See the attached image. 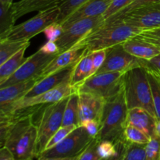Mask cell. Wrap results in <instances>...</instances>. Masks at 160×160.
<instances>
[{
  "instance_id": "2e32d148",
  "label": "cell",
  "mask_w": 160,
  "mask_h": 160,
  "mask_svg": "<svg viewBox=\"0 0 160 160\" xmlns=\"http://www.w3.org/2000/svg\"><path fill=\"white\" fill-rule=\"evenodd\" d=\"M74 66L66 67L42 79H40L23 98H31V97L37 96L44 92L52 90L58 86L70 82V77H71Z\"/></svg>"
},
{
  "instance_id": "5bb4252c",
  "label": "cell",
  "mask_w": 160,
  "mask_h": 160,
  "mask_svg": "<svg viewBox=\"0 0 160 160\" xmlns=\"http://www.w3.org/2000/svg\"><path fill=\"white\" fill-rule=\"evenodd\" d=\"M87 53H88V52L86 45L78 42L70 49L59 53L44 69L40 78L42 79L62 69L74 66Z\"/></svg>"
},
{
  "instance_id": "277c9868",
  "label": "cell",
  "mask_w": 160,
  "mask_h": 160,
  "mask_svg": "<svg viewBox=\"0 0 160 160\" xmlns=\"http://www.w3.org/2000/svg\"><path fill=\"white\" fill-rule=\"evenodd\" d=\"M123 91L128 109L142 108L156 118L151 87L144 66L134 67L125 73Z\"/></svg>"
},
{
  "instance_id": "4dcf8cb0",
  "label": "cell",
  "mask_w": 160,
  "mask_h": 160,
  "mask_svg": "<svg viewBox=\"0 0 160 160\" xmlns=\"http://www.w3.org/2000/svg\"><path fill=\"white\" fill-rule=\"evenodd\" d=\"M122 160H146L145 145L127 143L126 150Z\"/></svg>"
},
{
  "instance_id": "c3c4849f",
  "label": "cell",
  "mask_w": 160,
  "mask_h": 160,
  "mask_svg": "<svg viewBox=\"0 0 160 160\" xmlns=\"http://www.w3.org/2000/svg\"><path fill=\"white\" fill-rule=\"evenodd\" d=\"M9 6H12V3H13V0H9Z\"/></svg>"
},
{
  "instance_id": "d4e9b609",
  "label": "cell",
  "mask_w": 160,
  "mask_h": 160,
  "mask_svg": "<svg viewBox=\"0 0 160 160\" xmlns=\"http://www.w3.org/2000/svg\"><path fill=\"white\" fill-rule=\"evenodd\" d=\"M148 81L151 87L152 95L153 104H154L155 111H156V119L160 120V73L159 70L153 69L152 67L145 66Z\"/></svg>"
},
{
  "instance_id": "ffe728a7",
  "label": "cell",
  "mask_w": 160,
  "mask_h": 160,
  "mask_svg": "<svg viewBox=\"0 0 160 160\" xmlns=\"http://www.w3.org/2000/svg\"><path fill=\"white\" fill-rule=\"evenodd\" d=\"M40 79L41 78H35L0 88V106L11 104L24 97Z\"/></svg>"
},
{
  "instance_id": "4fadbf2b",
  "label": "cell",
  "mask_w": 160,
  "mask_h": 160,
  "mask_svg": "<svg viewBox=\"0 0 160 160\" xmlns=\"http://www.w3.org/2000/svg\"><path fill=\"white\" fill-rule=\"evenodd\" d=\"M144 66V60L128 53L122 44L108 48L107 56L96 73L107 72H127L134 67Z\"/></svg>"
},
{
  "instance_id": "3957f363",
  "label": "cell",
  "mask_w": 160,
  "mask_h": 160,
  "mask_svg": "<svg viewBox=\"0 0 160 160\" xmlns=\"http://www.w3.org/2000/svg\"><path fill=\"white\" fill-rule=\"evenodd\" d=\"M142 31L139 28L131 26L121 20H107L82 39L80 43L86 45L88 52L107 49L138 35Z\"/></svg>"
},
{
  "instance_id": "ba28073f",
  "label": "cell",
  "mask_w": 160,
  "mask_h": 160,
  "mask_svg": "<svg viewBox=\"0 0 160 160\" xmlns=\"http://www.w3.org/2000/svg\"><path fill=\"white\" fill-rule=\"evenodd\" d=\"M74 88L70 82L59 85L52 90L45 92L31 98H22L18 101L6 106H0V117H7L24 108L48 105L57 102L74 93Z\"/></svg>"
},
{
  "instance_id": "1f68e13d",
  "label": "cell",
  "mask_w": 160,
  "mask_h": 160,
  "mask_svg": "<svg viewBox=\"0 0 160 160\" xmlns=\"http://www.w3.org/2000/svg\"><path fill=\"white\" fill-rule=\"evenodd\" d=\"M77 128H78V126H76V125H70V126L61 127V128L53 134V136L51 138V139L48 141V144H47L46 145V148H45V150L52 148V147H54L55 145H56L57 144H59V142H62L64 138H67L72 131H74Z\"/></svg>"
},
{
  "instance_id": "52a82bcc",
  "label": "cell",
  "mask_w": 160,
  "mask_h": 160,
  "mask_svg": "<svg viewBox=\"0 0 160 160\" xmlns=\"http://www.w3.org/2000/svg\"><path fill=\"white\" fill-rule=\"evenodd\" d=\"M126 72H107L95 73L75 89V92L91 93L105 99L113 97L124 89Z\"/></svg>"
},
{
  "instance_id": "cb8c5ba5",
  "label": "cell",
  "mask_w": 160,
  "mask_h": 160,
  "mask_svg": "<svg viewBox=\"0 0 160 160\" xmlns=\"http://www.w3.org/2000/svg\"><path fill=\"white\" fill-rule=\"evenodd\" d=\"M79 95L74 92L69 97L65 107L62 126L76 125L79 127Z\"/></svg>"
},
{
  "instance_id": "681fc988",
  "label": "cell",
  "mask_w": 160,
  "mask_h": 160,
  "mask_svg": "<svg viewBox=\"0 0 160 160\" xmlns=\"http://www.w3.org/2000/svg\"><path fill=\"white\" fill-rule=\"evenodd\" d=\"M159 73H160V71H159Z\"/></svg>"
},
{
  "instance_id": "ac0fdd59",
  "label": "cell",
  "mask_w": 160,
  "mask_h": 160,
  "mask_svg": "<svg viewBox=\"0 0 160 160\" xmlns=\"http://www.w3.org/2000/svg\"><path fill=\"white\" fill-rule=\"evenodd\" d=\"M157 119L142 108H134L128 110L127 125H131L144 131L150 138L156 134Z\"/></svg>"
},
{
  "instance_id": "60d3db41",
  "label": "cell",
  "mask_w": 160,
  "mask_h": 160,
  "mask_svg": "<svg viewBox=\"0 0 160 160\" xmlns=\"http://www.w3.org/2000/svg\"><path fill=\"white\" fill-rule=\"evenodd\" d=\"M40 51L47 55H58L59 53V48L56 42L48 41L40 48Z\"/></svg>"
},
{
  "instance_id": "7402d4cb",
  "label": "cell",
  "mask_w": 160,
  "mask_h": 160,
  "mask_svg": "<svg viewBox=\"0 0 160 160\" xmlns=\"http://www.w3.org/2000/svg\"><path fill=\"white\" fill-rule=\"evenodd\" d=\"M92 75H94L93 65H92V57L90 53L88 52L84 55L77 62L72 72L70 84L74 88V92L77 88L79 87Z\"/></svg>"
},
{
  "instance_id": "8fae6325",
  "label": "cell",
  "mask_w": 160,
  "mask_h": 160,
  "mask_svg": "<svg viewBox=\"0 0 160 160\" xmlns=\"http://www.w3.org/2000/svg\"><path fill=\"white\" fill-rule=\"evenodd\" d=\"M121 20L131 26L143 31L160 28V2L141 6L120 16H115L107 20Z\"/></svg>"
},
{
  "instance_id": "f907efd6",
  "label": "cell",
  "mask_w": 160,
  "mask_h": 160,
  "mask_svg": "<svg viewBox=\"0 0 160 160\" xmlns=\"http://www.w3.org/2000/svg\"><path fill=\"white\" fill-rule=\"evenodd\" d=\"M31 160H32V159H31Z\"/></svg>"
},
{
  "instance_id": "9a60e30c",
  "label": "cell",
  "mask_w": 160,
  "mask_h": 160,
  "mask_svg": "<svg viewBox=\"0 0 160 160\" xmlns=\"http://www.w3.org/2000/svg\"><path fill=\"white\" fill-rule=\"evenodd\" d=\"M78 95L80 123L88 120H101L106 99L91 93H79Z\"/></svg>"
},
{
  "instance_id": "7a4b0ae2",
  "label": "cell",
  "mask_w": 160,
  "mask_h": 160,
  "mask_svg": "<svg viewBox=\"0 0 160 160\" xmlns=\"http://www.w3.org/2000/svg\"><path fill=\"white\" fill-rule=\"evenodd\" d=\"M128 110L124 91L106 99L101 117V129L96 138L98 141H111L115 144L124 142L123 133Z\"/></svg>"
},
{
  "instance_id": "9c48e42d",
  "label": "cell",
  "mask_w": 160,
  "mask_h": 160,
  "mask_svg": "<svg viewBox=\"0 0 160 160\" xmlns=\"http://www.w3.org/2000/svg\"><path fill=\"white\" fill-rule=\"evenodd\" d=\"M94 138L83 127H78L66 138L52 148L45 150L38 157L65 158L78 156L87 148Z\"/></svg>"
},
{
  "instance_id": "603a6c76",
  "label": "cell",
  "mask_w": 160,
  "mask_h": 160,
  "mask_svg": "<svg viewBox=\"0 0 160 160\" xmlns=\"http://www.w3.org/2000/svg\"><path fill=\"white\" fill-rule=\"evenodd\" d=\"M28 47V45L23 47L15 55L0 65V84L6 82L24 63L27 59V58H24V53Z\"/></svg>"
},
{
  "instance_id": "5b68a950",
  "label": "cell",
  "mask_w": 160,
  "mask_h": 160,
  "mask_svg": "<svg viewBox=\"0 0 160 160\" xmlns=\"http://www.w3.org/2000/svg\"><path fill=\"white\" fill-rule=\"evenodd\" d=\"M69 97L57 102L48 104L44 108L42 117L37 124L38 140L36 145V158L45 151L48 141L62 126L64 110Z\"/></svg>"
},
{
  "instance_id": "f546056e",
  "label": "cell",
  "mask_w": 160,
  "mask_h": 160,
  "mask_svg": "<svg viewBox=\"0 0 160 160\" xmlns=\"http://www.w3.org/2000/svg\"><path fill=\"white\" fill-rule=\"evenodd\" d=\"M124 142L115 144L111 141H98V153L102 159H108L117 155Z\"/></svg>"
},
{
  "instance_id": "d590c367",
  "label": "cell",
  "mask_w": 160,
  "mask_h": 160,
  "mask_svg": "<svg viewBox=\"0 0 160 160\" xmlns=\"http://www.w3.org/2000/svg\"><path fill=\"white\" fill-rule=\"evenodd\" d=\"M64 31V28L61 23L58 22L51 23L44 30L43 33L46 36V38L48 41H52V42H56L58 39L60 38L62 34Z\"/></svg>"
},
{
  "instance_id": "e575fe53",
  "label": "cell",
  "mask_w": 160,
  "mask_h": 160,
  "mask_svg": "<svg viewBox=\"0 0 160 160\" xmlns=\"http://www.w3.org/2000/svg\"><path fill=\"white\" fill-rule=\"evenodd\" d=\"M134 1L135 0H112L109 9L103 14L105 20L109 19V17L115 16L116 14L124 9L128 6H130Z\"/></svg>"
},
{
  "instance_id": "7dc6e473",
  "label": "cell",
  "mask_w": 160,
  "mask_h": 160,
  "mask_svg": "<svg viewBox=\"0 0 160 160\" xmlns=\"http://www.w3.org/2000/svg\"><path fill=\"white\" fill-rule=\"evenodd\" d=\"M0 3H2V4H4V5H6V6H9V0H0ZM11 7V6H10Z\"/></svg>"
},
{
  "instance_id": "6da1fadb",
  "label": "cell",
  "mask_w": 160,
  "mask_h": 160,
  "mask_svg": "<svg viewBox=\"0 0 160 160\" xmlns=\"http://www.w3.org/2000/svg\"><path fill=\"white\" fill-rule=\"evenodd\" d=\"M41 106L20 109L9 117L11 121L5 138L4 145L17 160H31L36 158L38 125L33 121L34 113Z\"/></svg>"
},
{
  "instance_id": "7bdbcfd3",
  "label": "cell",
  "mask_w": 160,
  "mask_h": 160,
  "mask_svg": "<svg viewBox=\"0 0 160 160\" xmlns=\"http://www.w3.org/2000/svg\"><path fill=\"white\" fill-rule=\"evenodd\" d=\"M0 160H17L12 153L6 147H2L0 149Z\"/></svg>"
},
{
  "instance_id": "4316f807",
  "label": "cell",
  "mask_w": 160,
  "mask_h": 160,
  "mask_svg": "<svg viewBox=\"0 0 160 160\" xmlns=\"http://www.w3.org/2000/svg\"><path fill=\"white\" fill-rule=\"evenodd\" d=\"M123 139L126 143L146 145L151 138L138 128L131 125H127L123 133Z\"/></svg>"
},
{
  "instance_id": "b9f144b4",
  "label": "cell",
  "mask_w": 160,
  "mask_h": 160,
  "mask_svg": "<svg viewBox=\"0 0 160 160\" xmlns=\"http://www.w3.org/2000/svg\"><path fill=\"white\" fill-rule=\"evenodd\" d=\"M144 64L145 66H148V67H150L160 71V54L149 61L144 60Z\"/></svg>"
},
{
  "instance_id": "d6986e66",
  "label": "cell",
  "mask_w": 160,
  "mask_h": 160,
  "mask_svg": "<svg viewBox=\"0 0 160 160\" xmlns=\"http://www.w3.org/2000/svg\"><path fill=\"white\" fill-rule=\"evenodd\" d=\"M122 45L128 53L143 60L149 61L160 54L157 47L137 36L123 42Z\"/></svg>"
},
{
  "instance_id": "83f0119b",
  "label": "cell",
  "mask_w": 160,
  "mask_h": 160,
  "mask_svg": "<svg viewBox=\"0 0 160 160\" xmlns=\"http://www.w3.org/2000/svg\"><path fill=\"white\" fill-rule=\"evenodd\" d=\"M15 22L10 6L0 3V38L10 31Z\"/></svg>"
},
{
  "instance_id": "7c38bea8",
  "label": "cell",
  "mask_w": 160,
  "mask_h": 160,
  "mask_svg": "<svg viewBox=\"0 0 160 160\" xmlns=\"http://www.w3.org/2000/svg\"><path fill=\"white\" fill-rule=\"evenodd\" d=\"M57 55H47L38 50L27 58L24 63L12 74L6 82L0 84V88L12 85L17 83L40 78L41 74L46 66Z\"/></svg>"
},
{
  "instance_id": "ab89813d",
  "label": "cell",
  "mask_w": 160,
  "mask_h": 160,
  "mask_svg": "<svg viewBox=\"0 0 160 160\" xmlns=\"http://www.w3.org/2000/svg\"><path fill=\"white\" fill-rule=\"evenodd\" d=\"M158 2H160V0H135L134 2L131 3L130 6H128V7L125 8L124 9H123V10L120 11V12H118L117 14H116L115 16L122 15V14L126 13V12H130V11L134 10V9H137V8H138V7H141V6H146V5L153 4V3H158ZM115 16H113V17H115ZM109 18H110V17H109Z\"/></svg>"
},
{
  "instance_id": "8d00e7d4",
  "label": "cell",
  "mask_w": 160,
  "mask_h": 160,
  "mask_svg": "<svg viewBox=\"0 0 160 160\" xmlns=\"http://www.w3.org/2000/svg\"><path fill=\"white\" fill-rule=\"evenodd\" d=\"M137 37L152 44L160 50V28L143 31Z\"/></svg>"
},
{
  "instance_id": "836d02e7",
  "label": "cell",
  "mask_w": 160,
  "mask_h": 160,
  "mask_svg": "<svg viewBox=\"0 0 160 160\" xmlns=\"http://www.w3.org/2000/svg\"><path fill=\"white\" fill-rule=\"evenodd\" d=\"M98 140L95 138L78 156V160H102L98 153Z\"/></svg>"
},
{
  "instance_id": "44dd1931",
  "label": "cell",
  "mask_w": 160,
  "mask_h": 160,
  "mask_svg": "<svg viewBox=\"0 0 160 160\" xmlns=\"http://www.w3.org/2000/svg\"><path fill=\"white\" fill-rule=\"evenodd\" d=\"M61 0H20L11 6L15 20L34 11H41L59 4Z\"/></svg>"
},
{
  "instance_id": "f6af8a7d",
  "label": "cell",
  "mask_w": 160,
  "mask_h": 160,
  "mask_svg": "<svg viewBox=\"0 0 160 160\" xmlns=\"http://www.w3.org/2000/svg\"><path fill=\"white\" fill-rule=\"evenodd\" d=\"M78 156L74 157H65V158H43L38 157L32 160H78Z\"/></svg>"
},
{
  "instance_id": "f1b7e54d",
  "label": "cell",
  "mask_w": 160,
  "mask_h": 160,
  "mask_svg": "<svg viewBox=\"0 0 160 160\" xmlns=\"http://www.w3.org/2000/svg\"><path fill=\"white\" fill-rule=\"evenodd\" d=\"M88 1V0H61L58 4L60 10L58 23H62L69 16Z\"/></svg>"
},
{
  "instance_id": "484cf974",
  "label": "cell",
  "mask_w": 160,
  "mask_h": 160,
  "mask_svg": "<svg viewBox=\"0 0 160 160\" xmlns=\"http://www.w3.org/2000/svg\"><path fill=\"white\" fill-rule=\"evenodd\" d=\"M30 45V40L12 41L2 39L0 40V65L15 55L23 47Z\"/></svg>"
},
{
  "instance_id": "8992f818",
  "label": "cell",
  "mask_w": 160,
  "mask_h": 160,
  "mask_svg": "<svg viewBox=\"0 0 160 160\" xmlns=\"http://www.w3.org/2000/svg\"><path fill=\"white\" fill-rule=\"evenodd\" d=\"M59 13L60 10L58 5L39 11L37 15L27 21L19 25H14L7 34L0 38V40H30L36 34L43 32L47 26L55 22H58Z\"/></svg>"
},
{
  "instance_id": "74e56055",
  "label": "cell",
  "mask_w": 160,
  "mask_h": 160,
  "mask_svg": "<svg viewBox=\"0 0 160 160\" xmlns=\"http://www.w3.org/2000/svg\"><path fill=\"white\" fill-rule=\"evenodd\" d=\"M107 49H101L96 50V51L91 52L90 55L92 57V65H93V73L94 74L97 73L100 67L104 63L105 59H106V56H107Z\"/></svg>"
},
{
  "instance_id": "d6a6232c",
  "label": "cell",
  "mask_w": 160,
  "mask_h": 160,
  "mask_svg": "<svg viewBox=\"0 0 160 160\" xmlns=\"http://www.w3.org/2000/svg\"><path fill=\"white\" fill-rule=\"evenodd\" d=\"M146 160H160V137L153 135L145 145Z\"/></svg>"
},
{
  "instance_id": "bcb514c9",
  "label": "cell",
  "mask_w": 160,
  "mask_h": 160,
  "mask_svg": "<svg viewBox=\"0 0 160 160\" xmlns=\"http://www.w3.org/2000/svg\"><path fill=\"white\" fill-rule=\"evenodd\" d=\"M156 135L159 136V137H160V120H157V123H156Z\"/></svg>"
},
{
  "instance_id": "f35d334b",
  "label": "cell",
  "mask_w": 160,
  "mask_h": 160,
  "mask_svg": "<svg viewBox=\"0 0 160 160\" xmlns=\"http://www.w3.org/2000/svg\"><path fill=\"white\" fill-rule=\"evenodd\" d=\"M79 126L85 128L89 134L92 138H95L98 136L101 129V120H88L80 123Z\"/></svg>"
},
{
  "instance_id": "ee69618b",
  "label": "cell",
  "mask_w": 160,
  "mask_h": 160,
  "mask_svg": "<svg viewBox=\"0 0 160 160\" xmlns=\"http://www.w3.org/2000/svg\"><path fill=\"white\" fill-rule=\"evenodd\" d=\"M126 145L127 143L124 142V143L122 144L121 147H120V149L119 151V152L117 153V155H116L115 156L112 158H109L108 159H102V160H122L123 158V156H124L125 150H126Z\"/></svg>"
},
{
  "instance_id": "e0dca14e",
  "label": "cell",
  "mask_w": 160,
  "mask_h": 160,
  "mask_svg": "<svg viewBox=\"0 0 160 160\" xmlns=\"http://www.w3.org/2000/svg\"><path fill=\"white\" fill-rule=\"evenodd\" d=\"M112 2V0H88L71 15L69 16L61 24L65 30L70 24L81 19L103 16L110 6Z\"/></svg>"
},
{
  "instance_id": "30bf717a",
  "label": "cell",
  "mask_w": 160,
  "mask_h": 160,
  "mask_svg": "<svg viewBox=\"0 0 160 160\" xmlns=\"http://www.w3.org/2000/svg\"><path fill=\"white\" fill-rule=\"evenodd\" d=\"M105 23L103 16L87 17L70 24L56 41L59 53L70 49Z\"/></svg>"
}]
</instances>
